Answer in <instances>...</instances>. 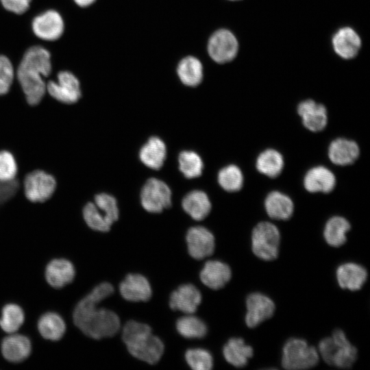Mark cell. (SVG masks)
Segmentation results:
<instances>
[{
	"mask_svg": "<svg viewBox=\"0 0 370 370\" xmlns=\"http://www.w3.org/2000/svg\"><path fill=\"white\" fill-rule=\"evenodd\" d=\"M176 328L181 336L187 338H203L208 331L206 323L191 314L180 318L176 322Z\"/></svg>",
	"mask_w": 370,
	"mask_h": 370,
	"instance_id": "32",
	"label": "cell"
},
{
	"mask_svg": "<svg viewBox=\"0 0 370 370\" xmlns=\"http://www.w3.org/2000/svg\"><path fill=\"white\" fill-rule=\"evenodd\" d=\"M246 309L245 323L247 327L253 328L271 318L275 306L268 296L260 293H252L246 298Z\"/></svg>",
	"mask_w": 370,
	"mask_h": 370,
	"instance_id": "11",
	"label": "cell"
},
{
	"mask_svg": "<svg viewBox=\"0 0 370 370\" xmlns=\"http://www.w3.org/2000/svg\"><path fill=\"white\" fill-rule=\"evenodd\" d=\"M32 30L40 39L53 41L58 39L64 32V22L55 10H48L36 16L32 21Z\"/></svg>",
	"mask_w": 370,
	"mask_h": 370,
	"instance_id": "13",
	"label": "cell"
},
{
	"mask_svg": "<svg viewBox=\"0 0 370 370\" xmlns=\"http://www.w3.org/2000/svg\"><path fill=\"white\" fill-rule=\"evenodd\" d=\"M319 356L328 365L342 369L350 368L358 357V350L347 339L344 332L336 329L332 336L319 343Z\"/></svg>",
	"mask_w": 370,
	"mask_h": 370,
	"instance_id": "4",
	"label": "cell"
},
{
	"mask_svg": "<svg viewBox=\"0 0 370 370\" xmlns=\"http://www.w3.org/2000/svg\"><path fill=\"white\" fill-rule=\"evenodd\" d=\"M166 157V145L157 136L149 138L139 151L140 161L146 166L154 170H158L162 166Z\"/></svg>",
	"mask_w": 370,
	"mask_h": 370,
	"instance_id": "24",
	"label": "cell"
},
{
	"mask_svg": "<svg viewBox=\"0 0 370 370\" xmlns=\"http://www.w3.org/2000/svg\"><path fill=\"white\" fill-rule=\"evenodd\" d=\"M82 214L86 223L91 229L103 232L110 230L112 224L95 203L88 202L83 208Z\"/></svg>",
	"mask_w": 370,
	"mask_h": 370,
	"instance_id": "36",
	"label": "cell"
},
{
	"mask_svg": "<svg viewBox=\"0 0 370 370\" xmlns=\"http://www.w3.org/2000/svg\"><path fill=\"white\" fill-rule=\"evenodd\" d=\"M95 0H74L79 6L86 7L92 4Z\"/></svg>",
	"mask_w": 370,
	"mask_h": 370,
	"instance_id": "43",
	"label": "cell"
},
{
	"mask_svg": "<svg viewBox=\"0 0 370 370\" xmlns=\"http://www.w3.org/2000/svg\"><path fill=\"white\" fill-rule=\"evenodd\" d=\"M121 296L130 301H146L151 296L149 281L140 274H129L119 286Z\"/></svg>",
	"mask_w": 370,
	"mask_h": 370,
	"instance_id": "17",
	"label": "cell"
},
{
	"mask_svg": "<svg viewBox=\"0 0 370 370\" xmlns=\"http://www.w3.org/2000/svg\"><path fill=\"white\" fill-rule=\"evenodd\" d=\"M37 327L40 335L45 339L58 341L64 336L66 324L62 317L54 312H48L40 316Z\"/></svg>",
	"mask_w": 370,
	"mask_h": 370,
	"instance_id": "28",
	"label": "cell"
},
{
	"mask_svg": "<svg viewBox=\"0 0 370 370\" xmlns=\"http://www.w3.org/2000/svg\"><path fill=\"white\" fill-rule=\"evenodd\" d=\"M3 8L12 12L21 14L25 12L32 0H0Z\"/></svg>",
	"mask_w": 370,
	"mask_h": 370,
	"instance_id": "42",
	"label": "cell"
},
{
	"mask_svg": "<svg viewBox=\"0 0 370 370\" xmlns=\"http://www.w3.org/2000/svg\"><path fill=\"white\" fill-rule=\"evenodd\" d=\"M179 169L188 179L199 177L204 169L200 156L193 151H182L178 156Z\"/></svg>",
	"mask_w": 370,
	"mask_h": 370,
	"instance_id": "35",
	"label": "cell"
},
{
	"mask_svg": "<svg viewBox=\"0 0 370 370\" xmlns=\"http://www.w3.org/2000/svg\"><path fill=\"white\" fill-rule=\"evenodd\" d=\"M334 52L343 59L354 58L361 47V39L358 33L349 27L340 28L332 39Z\"/></svg>",
	"mask_w": 370,
	"mask_h": 370,
	"instance_id": "15",
	"label": "cell"
},
{
	"mask_svg": "<svg viewBox=\"0 0 370 370\" xmlns=\"http://www.w3.org/2000/svg\"><path fill=\"white\" fill-rule=\"evenodd\" d=\"M367 271L362 265L355 262H345L338 267L336 277L338 285L343 289L358 291L365 283Z\"/></svg>",
	"mask_w": 370,
	"mask_h": 370,
	"instance_id": "19",
	"label": "cell"
},
{
	"mask_svg": "<svg viewBox=\"0 0 370 370\" xmlns=\"http://www.w3.org/2000/svg\"><path fill=\"white\" fill-rule=\"evenodd\" d=\"M114 293V287L108 282L96 286L75 306L73 319L75 325L86 336L101 339L115 335L121 322L113 311L98 308L99 304Z\"/></svg>",
	"mask_w": 370,
	"mask_h": 370,
	"instance_id": "1",
	"label": "cell"
},
{
	"mask_svg": "<svg viewBox=\"0 0 370 370\" xmlns=\"http://www.w3.org/2000/svg\"><path fill=\"white\" fill-rule=\"evenodd\" d=\"M18 171L16 161L9 151H0V180L10 182L16 178Z\"/></svg>",
	"mask_w": 370,
	"mask_h": 370,
	"instance_id": "39",
	"label": "cell"
},
{
	"mask_svg": "<svg viewBox=\"0 0 370 370\" xmlns=\"http://www.w3.org/2000/svg\"><path fill=\"white\" fill-rule=\"evenodd\" d=\"M177 74L184 85L196 86L201 83L203 78L202 64L196 58L186 57L178 64Z\"/></svg>",
	"mask_w": 370,
	"mask_h": 370,
	"instance_id": "31",
	"label": "cell"
},
{
	"mask_svg": "<svg viewBox=\"0 0 370 370\" xmlns=\"http://www.w3.org/2000/svg\"><path fill=\"white\" fill-rule=\"evenodd\" d=\"M201 295L200 291L193 284H183L174 291L169 299V306L172 310H180L184 313H194L200 304Z\"/></svg>",
	"mask_w": 370,
	"mask_h": 370,
	"instance_id": "16",
	"label": "cell"
},
{
	"mask_svg": "<svg viewBox=\"0 0 370 370\" xmlns=\"http://www.w3.org/2000/svg\"><path fill=\"white\" fill-rule=\"evenodd\" d=\"M335 185V175L323 166L311 168L304 178V188L310 193H328L334 189Z\"/></svg>",
	"mask_w": 370,
	"mask_h": 370,
	"instance_id": "21",
	"label": "cell"
},
{
	"mask_svg": "<svg viewBox=\"0 0 370 370\" xmlns=\"http://www.w3.org/2000/svg\"><path fill=\"white\" fill-rule=\"evenodd\" d=\"M188 365L194 370H209L213 366V358L207 350L190 349L185 354Z\"/></svg>",
	"mask_w": 370,
	"mask_h": 370,
	"instance_id": "37",
	"label": "cell"
},
{
	"mask_svg": "<svg viewBox=\"0 0 370 370\" xmlns=\"http://www.w3.org/2000/svg\"><path fill=\"white\" fill-rule=\"evenodd\" d=\"M231 277L230 267L219 260L206 262L200 272L202 283L214 290L223 288L230 280Z\"/></svg>",
	"mask_w": 370,
	"mask_h": 370,
	"instance_id": "23",
	"label": "cell"
},
{
	"mask_svg": "<svg viewBox=\"0 0 370 370\" xmlns=\"http://www.w3.org/2000/svg\"><path fill=\"white\" fill-rule=\"evenodd\" d=\"M264 208L268 216L275 220H287L293 213L292 199L280 191L269 193L264 200Z\"/></svg>",
	"mask_w": 370,
	"mask_h": 370,
	"instance_id": "26",
	"label": "cell"
},
{
	"mask_svg": "<svg viewBox=\"0 0 370 370\" xmlns=\"http://www.w3.org/2000/svg\"><path fill=\"white\" fill-rule=\"evenodd\" d=\"M218 183L227 192H236L241 190L244 182L243 174L238 166L230 164L222 168L218 173Z\"/></svg>",
	"mask_w": 370,
	"mask_h": 370,
	"instance_id": "34",
	"label": "cell"
},
{
	"mask_svg": "<svg viewBox=\"0 0 370 370\" xmlns=\"http://www.w3.org/2000/svg\"><path fill=\"white\" fill-rule=\"evenodd\" d=\"M318 350L303 338H291L282 349V365L288 370L307 369L319 360Z\"/></svg>",
	"mask_w": 370,
	"mask_h": 370,
	"instance_id": "5",
	"label": "cell"
},
{
	"mask_svg": "<svg viewBox=\"0 0 370 370\" xmlns=\"http://www.w3.org/2000/svg\"><path fill=\"white\" fill-rule=\"evenodd\" d=\"M75 275L72 262L64 258H56L50 261L45 269V278L48 284L60 288L71 283Z\"/></svg>",
	"mask_w": 370,
	"mask_h": 370,
	"instance_id": "20",
	"label": "cell"
},
{
	"mask_svg": "<svg viewBox=\"0 0 370 370\" xmlns=\"http://www.w3.org/2000/svg\"><path fill=\"white\" fill-rule=\"evenodd\" d=\"M328 154L329 159L334 164L347 166L353 164L358 159L360 149L355 141L338 138L330 143Z\"/></svg>",
	"mask_w": 370,
	"mask_h": 370,
	"instance_id": "22",
	"label": "cell"
},
{
	"mask_svg": "<svg viewBox=\"0 0 370 370\" xmlns=\"http://www.w3.org/2000/svg\"><path fill=\"white\" fill-rule=\"evenodd\" d=\"M297 110L302 123L308 130L317 132L323 130L328 123V112L324 105L312 99L301 101Z\"/></svg>",
	"mask_w": 370,
	"mask_h": 370,
	"instance_id": "14",
	"label": "cell"
},
{
	"mask_svg": "<svg viewBox=\"0 0 370 370\" xmlns=\"http://www.w3.org/2000/svg\"><path fill=\"white\" fill-rule=\"evenodd\" d=\"M225 360L236 367H243L253 356V348L245 343L241 338H232L223 349Z\"/></svg>",
	"mask_w": 370,
	"mask_h": 370,
	"instance_id": "27",
	"label": "cell"
},
{
	"mask_svg": "<svg viewBox=\"0 0 370 370\" xmlns=\"http://www.w3.org/2000/svg\"><path fill=\"white\" fill-rule=\"evenodd\" d=\"M1 350L3 356L8 361L20 362L30 355L31 341L25 335L12 333L3 339Z\"/></svg>",
	"mask_w": 370,
	"mask_h": 370,
	"instance_id": "18",
	"label": "cell"
},
{
	"mask_svg": "<svg viewBox=\"0 0 370 370\" xmlns=\"http://www.w3.org/2000/svg\"><path fill=\"white\" fill-rule=\"evenodd\" d=\"M18 181L16 179L10 182L0 180V205L12 199L19 188Z\"/></svg>",
	"mask_w": 370,
	"mask_h": 370,
	"instance_id": "41",
	"label": "cell"
},
{
	"mask_svg": "<svg viewBox=\"0 0 370 370\" xmlns=\"http://www.w3.org/2000/svg\"><path fill=\"white\" fill-rule=\"evenodd\" d=\"M58 81H49L47 84L49 94L58 101L66 104L74 103L82 96L78 79L71 72L63 71L58 73Z\"/></svg>",
	"mask_w": 370,
	"mask_h": 370,
	"instance_id": "10",
	"label": "cell"
},
{
	"mask_svg": "<svg viewBox=\"0 0 370 370\" xmlns=\"http://www.w3.org/2000/svg\"><path fill=\"white\" fill-rule=\"evenodd\" d=\"M238 51L236 37L229 29L215 31L208 42V53L211 59L219 64H227L234 59Z\"/></svg>",
	"mask_w": 370,
	"mask_h": 370,
	"instance_id": "8",
	"label": "cell"
},
{
	"mask_svg": "<svg viewBox=\"0 0 370 370\" xmlns=\"http://www.w3.org/2000/svg\"><path fill=\"white\" fill-rule=\"evenodd\" d=\"M14 79V69L10 60L0 55V96L8 92Z\"/></svg>",
	"mask_w": 370,
	"mask_h": 370,
	"instance_id": "40",
	"label": "cell"
},
{
	"mask_svg": "<svg viewBox=\"0 0 370 370\" xmlns=\"http://www.w3.org/2000/svg\"><path fill=\"white\" fill-rule=\"evenodd\" d=\"M186 240L188 253L195 259L210 256L214 251V236L203 226L190 227L186 233Z\"/></svg>",
	"mask_w": 370,
	"mask_h": 370,
	"instance_id": "12",
	"label": "cell"
},
{
	"mask_svg": "<svg viewBox=\"0 0 370 370\" xmlns=\"http://www.w3.org/2000/svg\"><path fill=\"white\" fill-rule=\"evenodd\" d=\"M256 167L259 173L269 177H275L282 171L283 156L275 149H267L256 158Z\"/></svg>",
	"mask_w": 370,
	"mask_h": 370,
	"instance_id": "30",
	"label": "cell"
},
{
	"mask_svg": "<svg viewBox=\"0 0 370 370\" xmlns=\"http://www.w3.org/2000/svg\"><path fill=\"white\" fill-rule=\"evenodd\" d=\"M172 193L163 181L151 177L147 180L140 191V202L147 212L158 213L171 205Z\"/></svg>",
	"mask_w": 370,
	"mask_h": 370,
	"instance_id": "7",
	"label": "cell"
},
{
	"mask_svg": "<svg viewBox=\"0 0 370 370\" xmlns=\"http://www.w3.org/2000/svg\"><path fill=\"white\" fill-rule=\"evenodd\" d=\"M350 228V223L345 218L340 216L332 217L328 220L325 225L324 239L331 247H341L346 242V234Z\"/></svg>",
	"mask_w": 370,
	"mask_h": 370,
	"instance_id": "29",
	"label": "cell"
},
{
	"mask_svg": "<svg viewBox=\"0 0 370 370\" xmlns=\"http://www.w3.org/2000/svg\"><path fill=\"white\" fill-rule=\"evenodd\" d=\"M107 220L112 225L119 219V211L116 199L107 193H99L95 196V202Z\"/></svg>",
	"mask_w": 370,
	"mask_h": 370,
	"instance_id": "38",
	"label": "cell"
},
{
	"mask_svg": "<svg viewBox=\"0 0 370 370\" xmlns=\"http://www.w3.org/2000/svg\"><path fill=\"white\" fill-rule=\"evenodd\" d=\"M0 318V327L8 334L15 333L23 324L25 314L20 306L8 304L3 306Z\"/></svg>",
	"mask_w": 370,
	"mask_h": 370,
	"instance_id": "33",
	"label": "cell"
},
{
	"mask_svg": "<svg viewBox=\"0 0 370 370\" xmlns=\"http://www.w3.org/2000/svg\"><path fill=\"white\" fill-rule=\"evenodd\" d=\"M251 250L258 258L271 261L277 258L280 244V233L272 223H258L251 232Z\"/></svg>",
	"mask_w": 370,
	"mask_h": 370,
	"instance_id": "6",
	"label": "cell"
},
{
	"mask_svg": "<svg viewBox=\"0 0 370 370\" xmlns=\"http://www.w3.org/2000/svg\"><path fill=\"white\" fill-rule=\"evenodd\" d=\"M184 210L193 219H204L211 211V202L208 195L200 190L187 193L182 201Z\"/></svg>",
	"mask_w": 370,
	"mask_h": 370,
	"instance_id": "25",
	"label": "cell"
},
{
	"mask_svg": "<svg viewBox=\"0 0 370 370\" xmlns=\"http://www.w3.org/2000/svg\"><path fill=\"white\" fill-rule=\"evenodd\" d=\"M23 185L25 195L29 201L42 203L53 195L57 182L51 174L42 170H35L26 175Z\"/></svg>",
	"mask_w": 370,
	"mask_h": 370,
	"instance_id": "9",
	"label": "cell"
},
{
	"mask_svg": "<svg viewBox=\"0 0 370 370\" xmlns=\"http://www.w3.org/2000/svg\"><path fill=\"white\" fill-rule=\"evenodd\" d=\"M51 71L49 52L40 46H33L25 53L17 69L16 76L30 106L38 104L47 90L43 77Z\"/></svg>",
	"mask_w": 370,
	"mask_h": 370,
	"instance_id": "2",
	"label": "cell"
},
{
	"mask_svg": "<svg viewBox=\"0 0 370 370\" xmlns=\"http://www.w3.org/2000/svg\"><path fill=\"white\" fill-rule=\"evenodd\" d=\"M227 1H240V0H227Z\"/></svg>",
	"mask_w": 370,
	"mask_h": 370,
	"instance_id": "44",
	"label": "cell"
},
{
	"mask_svg": "<svg viewBox=\"0 0 370 370\" xmlns=\"http://www.w3.org/2000/svg\"><path fill=\"white\" fill-rule=\"evenodd\" d=\"M122 338L134 357L151 365L158 362L164 352L163 343L145 323L127 321L123 329Z\"/></svg>",
	"mask_w": 370,
	"mask_h": 370,
	"instance_id": "3",
	"label": "cell"
}]
</instances>
